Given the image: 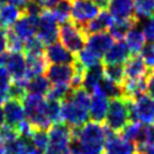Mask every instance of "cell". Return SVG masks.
I'll return each instance as SVG.
<instances>
[{
  "label": "cell",
  "mask_w": 154,
  "mask_h": 154,
  "mask_svg": "<svg viewBox=\"0 0 154 154\" xmlns=\"http://www.w3.org/2000/svg\"><path fill=\"white\" fill-rule=\"evenodd\" d=\"M23 14V8H19L10 2L0 6V27L4 29L11 28L15 23L22 17Z\"/></svg>",
  "instance_id": "cell-22"
},
{
  "label": "cell",
  "mask_w": 154,
  "mask_h": 154,
  "mask_svg": "<svg viewBox=\"0 0 154 154\" xmlns=\"http://www.w3.org/2000/svg\"><path fill=\"white\" fill-rule=\"evenodd\" d=\"M29 140L35 149L42 154H44V152L46 151L48 143H50L48 134L44 129H34V132H33Z\"/></svg>",
  "instance_id": "cell-36"
},
{
  "label": "cell",
  "mask_w": 154,
  "mask_h": 154,
  "mask_svg": "<svg viewBox=\"0 0 154 154\" xmlns=\"http://www.w3.org/2000/svg\"><path fill=\"white\" fill-rule=\"evenodd\" d=\"M7 2H9V0H0V6L7 4Z\"/></svg>",
  "instance_id": "cell-54"
},
{
  "label": "cell",
  "mask_w": 154,
  "mask_h": 154,
  "mask_svg": "<svg viewBox=\"0 0 154 154\" xmlns=\"http://www.w3.org/2000/svg\"><path fill=\"white\" fill-rule=\"evenodd\" d=\"M7 57H8V54L7 53H2V54H0V68L1 66H4L6 64V62H7Z\"/></svg>",
  "instance_id": "cell-50"
},
{
  "label": "cell",
  "mask_w": 154,
  "mask_h": 154,
  "mask_svg": "<svg viewBox=\"0 0 154 154\" xmlns=\"http://www.w3.org/2000/svg\"><path fill=\"white\" fill-rule=\"evenodd\" d=\"M6 34H7V46L10 52H22L24 50V41L19 38L11 28L6 29Z\"/></svg>",
  "instance_id": "cell-41"
},
{
  "label": "cell",
  "mask_w": 154,
  "mask_h": 154,
  "mask_svg": "<svg viewBox=\"0 0 154 154\" xmlns=\"http://www.w3.org/2000/svg\"><path fill=\"white\" fill-rule=\"evenodd\" d=\"M46 115L48 117V119L52 122V124L62 123V118H61V101L47 99Z\"/></svg>",
  "instance_id": "cell-39"
},
{
  "label": "cell",
  "mask_w": 154,
  "mask_h": 154,
  "mask_svg": "<svg viewBox=\"0 0 154 154\" xmlns=\"http://www.w3.org/2000/svg\"><path fill=\"white\" fill-rule=\"evenodd\" d=\"M47 60L44 55L26 56V79H34L38 75H43L47 69Z\"/></svg>",
  "instance_id": "cell-25"
},
{
  "label": "cell",
  "mask_w": 154,
  "mask_h": 154,
  "mask_svg": "<svg viewBox=\"0 0 154 154\" xmlns=\"http://www.w3.org/2000/svg\"><path fill=\"white\" fill-rule=\"evenodd\" d=\"M11 77L7 69L1 66L0 68V91H9L11 86Z\"/></svg>",
  "instance_id": "cell-43"
},
{
  "label": "cell",
  "mask_w": 154,
  "mask_h": 154,
  "mask_svg": "<svg viewBox=\"0 0 154 154\" xmlns=\"http://www.w3.org/2000/svg\"><path fill=\"white\" fill-rule=\"evenodd\" d=\"M103 79V63L100 62L98 64H94L90 68L86 69L85 78H83V82H82V88H85L89 94H91L98 88Z\"/></svg>",
  "instance_id": "cell-23"
},
{
  "label": "cell",
  "mask_w": 154,
  "mask_h": 154,
  "mask_svg": "<svg viewBox=\"0 0 154 154\" xmlns=\"http://www.w3.org/2000/svg\"><path fill=\"white\" fill-rule=\"evenodd\" d=\"M45 44L37 37L33 36L24 43L25 56H39L45 54Z\"/></svg>",
  "instance_id": "cell-33"
},
{
  "label": "cell",
  "mask_w": 154,
  "mask_h": 154,
  "mask_svg": "<svg viewBox=\"0 0 154 154\" xmlns=\"http://www.w3.org/2000/svg\"><path fill=\"white\" fill-rule=\"evenodd\" d=\"M59 38L61 44L75 56L86 45L87 35L80 26H78L72 19L61 24L59 28Z\"/></svg>",
  "instance_id": "cell-4"
},
{
  "label": "cell",
  "mask_w": 154,
  "mask_h": 154,
  "mask_svg": "<svg viewBox=\"0 0 154 154\" xmlns=\"http://www.w3.org/2000/svg\"><path fill=\"white\" fill-rule=\"evenodd\" d=\"M75 72L74 62L70 64H51L45 71L46 78L52 85H69Z\"/></svg>",
  "instance_id": "cell-11"
},
{
  "label": "cell",
  "mask_w": 154,
  "mask_h": 154,
  "mask_svg": "<svg viewBox=\"0 0 154 154\" xmlns=\"http://www.w3.org/2000/svg\"><path fill=\"white\" fill-rule=\"evenodd\" d=\"M129 120L128 100L125 97L110 99L105 125L112 132L119 133Z\"/></svg>",
  "instance_id": "cell-5"
},
{
  "label": "cell",
  "mask_w": 154,
  "mask_h": 154,
  "mask_svg": "<svg viewBox=\"0 0 154 154\" xmlns=\"http://www.w3.org/2000/svg\"><path fill=\"white\" fill-rule=\"evenodd\" d=\"M114 22L115 20H114V17L111 16V14L107 9H103L94 19H91L89 23H87L81 28L85 32V34L88 36L90 34L101 33V32H106V30L110 29Z\"/></svg>",
  "instance_id": "cell-16"
},
{
  "label": "cell",
  "mask_w": 154,
  "mask_h": 154,
  "mask_svg": "<svg viewBox=\"0 0 154 154\" xmlns=\"http://www.w3.org/2000/svg\"><path fill=\"white\" fill-rule=\"evenodd\" d=\"M2 109L5 114V120L8 125L17 127L23 120H25L26 116L22 100L10 98L4 105Z\"/></svg>",
  "instance_id": "cell-17"
},
{
  "label": "cell",
  "mask_w": 154,
  "mask_h": 154,
  "mask_svg": "<svg viewBox=\"0 0 154 154\" xmlns=\"http://www.w3.org/2000/svg\"><path fill=\"white\" fill-rule=\"evenodd\" d=\"M107 10L116 20L136 17L133 0H109Z\"/></svg>",
  "instance_id": "cell-21"
},
{
  "label": "cell",
  "mask_w": 154,
  "mask_h": 154,
  "mask_svg": "<svg viewBox=\"0 0 154 154\" xmlns=\"http://www.w3.org/2000/svg\"><path fill=\"white\" fill-rule=\"evenodd\" d=\"M134 11L138 19L154 16V0H133Z\"/></svg>",
  "instance_id": "cell-32"
},
{
  "label": "cell",
  "mask_w": 154,
  "mask_h": 154,
  "mask_svg": "<svg viewBox=\"0 0 154 154\" xmlns=\"http://www.w3.org/2000/svg\"><path fill=\"white\" fill-rule=\"evenodd\" d=\"M59 23L52 10L43 9L42 14L39 15V22L36 35L45 46L54 43L59 38Z\"/></svg>",
  "instance_id": "cell-7"
},
{
  "label": "cell",
  "mask_w": 154,
  "mask_h": 154,
  "mask_svg": "<svg viewBox=\"0 0 154 154\" xmlns=\"http://www.w3.org/2000/svg\"><path fill=\"white\" fill-rule=\"evenodd\" d=\"M146 38L143 30L138 28V25L134 26L125 36V43L127 44L132 54H138L145 45Z\"/></svg>",
  "instance_id": "cell-26"
},
{
  "label": "cell",
  "mask_w": 154,
  "mask_h": 154,
  "mask_svg": "<svg viewBox=\"0 0 154 154\" xmlns=\"http://www.w3.org/2000/svg\"><path fill=\"white\" fill-rule=\"evenodd\" d=\"M146 91L151 98L154 99V71H151L146 77Z\"/></svg>",
  "instance_id": "cell-46"
},
{
  "label": "cell",
  "mask_w": 154,
  "mask_h": 154,
  "mask_svg": "<svg viewBox=\"0 0 154 154\" xmlns=\"http://www.w3.org/2000/svg\"><path fill=\"white\" fill-rule=\"evenodd\" d=\"M108 107H109V100L100 90L96 89L94 92H91L89 117L92 122L103 124L106 120Z\"/></svg>",
  "instance_id": "cell-10"
},
{
  "label": "cell",
  "mask_w": 154,
  "mask_h": 154,
  "mask_svg": "<svg viewBox=\"0 0 154 154\" xmlns=\"http://www.w3.org/2000/svg\"><path fill=\"white\" fill-rule=\"evenodd\" d=\"M103 77L122 86L125 80L124 66L122 64H103Z\"/></svg>",
  "instance_id": "cell-31"
},
{
  "label": "cell",
  "mask_w": 154,
  "mask_h": 154,
  "mask_svg": "<svg viewBox=\"0 0 154 154\" xmlns=\"http://www.w3.org/2000/svg\"><path fill=\"white\" fill-rule=\"evenodd\" d=\"M128 100L129 118L133 122H140L154 125V99L142 94L135 100Z\"/></svg>",
  "instance_id": "cell-6"
},
{
  "label": "cell",
  "mask_w": 154,
  "mask_h": 154,
  "mask_svg": "<svg viewBox=\"0 0 154 154\" xmlns=\"http://www.w3.org/2000/svg\"><path fill=\"white\" fill-rule=\"evenodd\" d=\"M20 136L17 127L8 124H4L0 127V145H7Z\"/></svg>",
  "instance_id": "cell-38"
},
{
  "label": "cell",
  "mask_w": 154,
  "mask_h": 154,
  "mask_svg": "<svg viewBox=\"0 0 154 154\" xmlns=\"http://www.w3.org/2000/svg\"><path fill=\"white\" fill-rule=\"evenodd\" d=\"M103 154H141L134 142L127 141L117 133H111L106 138Z\"/></svg>",
  "instance_id": "cell-9"
},
{
  "label": "cell",
  "mask_w": 154,
  "mask_h": 154,
  "mask_svg": "<svg viewBox=\"0 0 154 154\" xmlns=\"http://www.w3.org/2000/svg\"><path fill=\"white\" fill-rule=\"evenodd\" d=\"M101 92H103L108 99H114V98H120L124 97V92H123V88L122 86L117 85L115 82L108 80L103 77V79L101 80L100 85L98 86V88Z\"/></svg>",
  "instance_id": "cell-30"
},
{
  "label": "cell",
  "mask_w": 154,
  "mask_h": 154,
  "mask_svg": "<svg viewBox=\"0 0 154 154\" xmlns=\"http://www.w3.org/2000/svg\"><path fill=\"white\" fill-rule=\"evenodd\" d=\"M25 116L35 129H47L51 128L52 122L46 115L47 100L43 96L27 94L22 100Z\"/></svg>",
  "instance_id": "cell-3"
},
{
  "label": "cell",
  "mask_w": 154,
  "mask_h": 154,
  "mask_svg": "<svg viewBox=\"0 0 154 154\" xmlns=\"http://www.w3.org/2000/svg\"><path fill=\"white\" fill-rule=\"evenodd\" d=\"M101 9L94 0H73L71 9V19L78 26L83 27L87 23L94 19Z\"/></svg>",
  "instance_id": "cell-8"
},
{
  "label": "cell",
  "mask_w": 154,
  "mask_h": 154,
  "mask_svg": "<svg viewBox=\"0 0 154 154\" xmlns=\"http://www.w3.org/2000/svg\"><path fill=\"white\" fill-rule=\"evenodd\" d=\"M34 1L35 2H37L43 9L52 10L53 8H55L56 6L60 4L62 0H34Z\"/></svg>",
  "instance_id": "cell-45"
},
{
  "label": "cell",
  "mask_w": 154,
  "mask_h": 154,
  "mask_svg": "<svg viewBox=\"0 0 154 154\" xmlns=\"http://www.w3.org/2000/svg\"><path fill=\"white\" fill-rule=\"evenodd\" d=\"M45 57L47 62L52 64H70L75 61V56L59 42L47 45L45 48Z\"/></svg>",
  "instance_id": "cell-15"
},
{
  "label": "cell",
  "mask_w": 154,
  "mask_h": 154,
  "mask_svg": "<svg viewBox=\"0 0 154 154\" xmlns=\"http://www.w3.org/2000/svg\"><path fill=\"white\" fill-rule=\"evenodd\" d=\"M152 70L147 68L142 60L141 55L138 54H132L128 57V60L125 62L124 72L125 79H141L146 78Z\"/></svg>",
  "instance_id": "cell-19"
},
{
  "label": "cell",
  "mask_w": 154,
  "mask_h": 154,
  "mask_svg": "<svg viewBox=\"0 0 154 154\" xmlns=\"http://www.w3.org/2000/svg\"><path fill=\"white\" fill-rule=\"evenodd\" d=\"M29 1H32V0H9L10 4L15 5V6H17L19 8H24Z\"/></svg>",
  "instance_id": "cell-49"
},
{
  "label": "cell",
  "mask_w": 154,
  "mask_h": 154,
  "mask_svg": "<svg viewBox=\"0 0 154 154\" xmlns=\"http://www.w3.org/2000/svg\"><path fill=\"white\" fill-rule=\"evenodd\" d=\"M5 114H4V109H2V107L0 106V127L2 126V125L5 124Z\"/></svg>",
  "instance_id": "cell-51"
},
{
  "label": "cell",
  "mask_w": 154,
  "mask_h": 154,
  "mask_svg": "<svg viewBox=\"0 0 154 154\" xmlns=\"http://www.w3.org/2000/svg\"><path fill=\"white\" fill-rule=\"evenodd\" d=\"M142 124L140 122H133V120H129L127 124L125 125V127L122 131H120L118 134L120 136L127 140V141L134 142L136 143V141L140 137V134H141L142 131Z\"/></svg>",
  "instance_id": "cell-35"
},
{
  "label": "cell",
  "mask_w": 154,
  "mask_h": 154,
  "mask_svg": "<svg viewBox=\"0 0 154 154\" xmlns=\"http://www.w3.org/2000/svg\"><path fill=\"white\" fill-rule=\"evenodd\" d=\"M70 90H71V88H70L69 85H53V87L50 88V90H48V92L46 94L47 99L62 101L68 96Z\"/></svg>",
  "instance_id": "cell-40"
},
{
  "label": "cell",
  "mask_w": 154,
  "mask_h": 154,
  "mask_svg": "<svg viewBox=\"0 0 154 154\" xmlns=\"http://www.w3.org/2000/svg\"><path fill=\"white\" fill-rule=\"evenodd\" d=\"M143 33L145 35L146 41L154 43V16L147 18L143 24Z\"/></svg>",
  "instance_id": "cell-44"
},
{
  "label": "cell",
  "mask_w": 154,
  "mask_h": 154,
  "mask_svg": "<svg viewBox=\"0 0 154 154\" xmlns=\"http://www.w3.org/2000/svg\"><path fill=\"white\" fill-rule=\"evenodd\" d=\"M87 48H89L91 52L101 59L106 54V52L114 44V38L110 35V33L101 32V33H94L87 36Z\"/></svg>",
  "instance_id": "cell-14"
},
{
  "label": "cell",
  "mask_w": 154,
  "mask_h": 154,
  "mask_svg": "<svg viewBox=\"0 0 154 154\" xmlns=\"http://www.w3.org/2000/svg\"><path fill=\"white\" fill-rule=\"evenodd\" d=\"M50 88H51V82L48 81V79L44 75H38L34 79H30L28 81L27 91H28V94L44 97L47 94Z\"/></svg>",
  "instance_id": "cell-29"
},
{
  "label": "cell",
  "mask_w": 154,
  "mask_h": 154,
  "mask_svg": "<svg viewBox=\"0 0 154 154\" xmlns=\"http://www.w3.org/2000/svg\"><path fill=\"white\" fill-rule=\"evenodd\" d=\"M6 65V69L14 81L26 79V56L22 52H11L8 54Z\"/></svg>",
  "instance_id": "cell-18"
},
{
  "label": "cell",
  "mask_w": 154,
  "mask_h": 154,
  "mask_svg": "<svg viewBox=\"0 0 154 154\" xmlns=\"http://www.w3.org/2000/svg\"><path fill=\"white\" fill-rule=\"evenodd\" d=\"M98 154H101V153H98Z\"/></svg>",
  "instance_id": "cell-55"
},
{
  "label": "cell",
  "mask_w": 154,
  "mask_h": 154,
  "mask_svg": "<svg viewBox=\"0 0 154 154\" xmlns=\"http://www.w3.org/2000/svg\"><path fill=\"white\" fill-rule=\"evenodd\" d=\"M7 34H6V29L0 28V54L6 53L7 51Z\"/></svg>",
  "instance_id": "cell-48"
},
{
  "label": "cell",
  "mask_w": 154,
  "mask_h": 154,
  "mask_svg": "<svg viewBox=\"0 0 154 154\" xmlns=\"http://www.w3.org/2000/svg\"><path fill=\"white\" fill-rule=\"evenodd\" d=\"M38 22L39 16H32V15L24 13L22 17L11 27V29L25 43L27 39L35 36L37 32V27H38Z\"/></svg>",
  "instance_id": "cell-12"
},
{
  "label": "cell",
  "mask_w": 154,
  "mask_h": 154,
  "mask_svg": "<svg viewBox=\"0 0 154 154\" xmlns=\"http://www.w3.org/2000/svg\"><path fill=\"white\" fill-rule=\"evenodd\" d=\"M0 154H8L7 149H6L5 145H0Z\"/></svg>",
  "instance_id": "cell-52"
},
{
  "label": "cell",
  "mask_w": 154,
  "mask_h": 154,
  "mask_svg": "<svg viewBox=\"0 0 154 154\" xmlns=\"http://www.w3.org/2000/svg\"><path fill=\"white\" fill-rule=\"evenodd\" d=\"M75 60L80 62L85 68H90L94 64H98L101 62V59L97 54H94V52H91L89 48L83 47L81 51L78 54H75Z\"/></svg>",
  "instance_id": "cell-37"
},
{
  "label": "cell",
  "mask_w": 154,
  "mask_h": 154,
  "mask_svg": "<svg viewBox=\"0 0 154 154\" xmlns=\"http://www.w3.org/2000/svg\"><path fill=\"white\" fill-rule=\"evenodd\" d=\"M44 154H71L70 147H54V146H47Z\"/></svg>",
  "instance_id": "cell-47"
},
{
  "label": "cell",
  "mask_w": 154,
  "mask_h": 154,
  "mask_svg": "<svg viewBox=\"0 0 154 154\" xmlns=\"http://www.w3.org/2000/svg\"><path fill=\"white\" fill-rule=\"evenodd\" d=\"M131 54L127 44L117 41L103 55V64H123L128 60Z\"/></svg>",
  "instance_id": "cell-20"
},
{
  "label": "cell",
  "mask_w": 154,
  "mask_h": 154,
  "mask_svg": "<svg viewBox=\"0 0 154 154\" xmlns=\"http://www.w3.org/2000/svg\"><path fill=\"white\" fill-rule=\"evenodd\" d=\"M138 23H140V19L137 17L115 20L112 26L110 27V35L116 41H122L123 38H125L126 34L132 29L134 26L138 25Z\"/></svg>",
  "instance_id": "cell-27"
},
{
  "label": "cell",
  "mask_w": 154,
  "mask_h": 154,
  "mask_svg": "<svg viewBox=\"0 0 154 154\" xmlns=\"http://www.w3.org/2000/svg\"><path fill=\"white\" fill-rule=\"evenodd\" d=\"M71 9H72V1L71 0H62L52 11L55 16L59 24L68 22L71 19Z\"/></svg>",
  "instance_id": "cell-34"
},
{
  "label": "cell",
  "mask_w": 154,
  "mask_h": 154,
  "mask_svg": "<svg viewBox=\"0 0 154 154\" xmlns=\"http://www.w3.org/2000/svg\"><path fill=\"white\" fill-rule=\"evenodd\" d=\"M140 54L146 66L154 71V43L145 44L140 52Z\"/></svg>",
  "instance_id": "cell-42"
},
{
  "label": "cell",
  "mask_w": 154,
  "mask_h": 154,
  "mask_svg": "<svg viewBox=\"0 0 154 154\" xmlns=\"http://www.w3.org/2000/svg\"><path fill=\"white\" fill-rule=\"evenodd\" d=\"M135 144L141 154H144L149 147L154 146V125H147L142 127L140 137Z\"/></svg>",
  "instance_id": "cell-28"
},
{
  "label": "cell",
  "mask_w": 154,
  "mask_h": 154,
  "mask_svg": "<svg viewBox=\"0 0 154 154\" xmlns=\"http://www.w3.org/2000/svg\"><path fill=\"white\" fill-rule=\"evenodd\" d=\"M91 96L85 88L71 89L68 96L61 101V118L71 128H79L89 118Z\"/></svg>",
  "instance_id": "cell-1"
},
{
  "label": "cell",
  "mask_w": 154,
  "mask_h": 154,
  "mask_svg": "<svg viewBox=\"0 0 154 154\" xmlns=\"http://www.w3.org/2000/svg\"><path fill=\"white\" fill-rule=\"evenodd\" d=\"M124 97L129 100H135L146 91V78L141 79H125L122 83Z\"/></svg>",
  "instance_id": "cell-24"
},
{
  "label": "cell",
  "mask_w": 154,
  "mask_h": 154,
  "mask_svg": "<svg viewBox=\"0 0 154 154\" xmlns=\"http://www.w3.org/2000/svg\"><path fill=\"white\" fill-rule=\"evenodd\" d=\"M144 154H154V146H151L144 152Z\"/></svg>",
  "instance_id": "cell-53"
},
{
  "label": "cell",
  "mask_w": 154,
  "mask_h": 154,
  "mask_svg": "<svg viewBox=\"0 0 154 154\" xmlns=\"http://www.w3.org/2000/svg\"><path fill=\"white\" fill-rule=\"evenodd\" d=\"M50 146L54 147H70L73 140V129L66 124H54L48 129Z\"/></svg>",
  "instance_id": "cell-13"
},
{
  "label": "cell",
  "mask_w": 154,
  "mask_h": 154,
  "mask_svg": "<svg viewBox=\"0 0 154 154\" xmlns=\"http://www.w3.org/2000/svg\"><path fill=\"white\" fill-rule=\"evenodd\" d=\"M73 129V140L82 154H98L103 151L105 142L112 132L105 124L87 122L79 128Z\"/></svg>",
  "instance_id": "cell-2"
}]
</instances>
